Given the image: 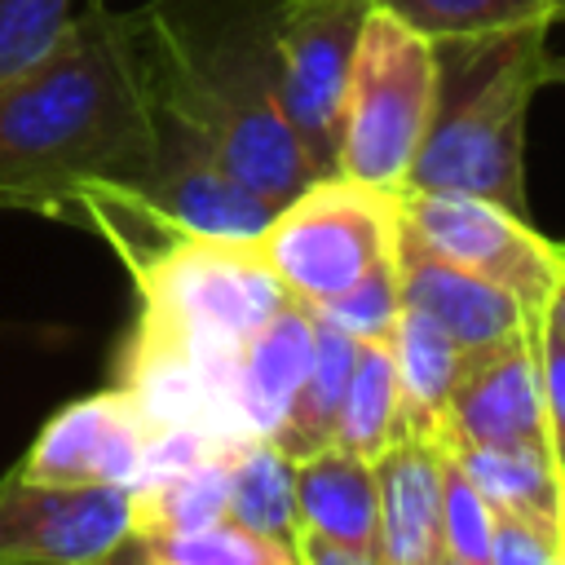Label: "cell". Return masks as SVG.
Segmentation results:
<instances>
[{"label": "cell", "instance_id": "5bb4252c", "mask_svg": "<svg viewBox=\"0 0 565 565\" xmlns=\"http://www.w3.org/2000/svg\"><path fill=\"white\" fill-rule=\"evenodd\" d=\"M397 287H402V305L428 313L459 344V353L499 340L525 313H534L512 291H503L450 260H437L433 252L415 247L402 234H397Z\"/></svg>", "mask_w": 565, "mask_h": 565}, {"label": "cell", "instance_id": "e0dca14e", "mask_svg": "<svg viewBox=\"0 0 565 565\" xmlns=\"http://www.w3.org/2000/svg\"><path fill=\"white\" fill-rule=\"evenodd\" d=\"M225 472H230L225 521L291 543L300 530L296 459L269 437H234L225 441Z\"/></svg>", "mask_w": 565, "mask_h": 565}, {"label": "cell", "instance_id": "ac0fdd59", "mask_svg": "<svg viewBox=\"0 0 565 565\" xmlns=\"http://www.w3.org/2000/svg\"><path fill=\"white\" fill-rule=\"evenodd\" d=\"M393 362H397V388H402V428L419 437H437L446 393L459 366V344L419 309L402 305L397 331H393Z\"/></svg>", "mask_w": 565, "mask_h": 565}, {"label": "cell", "instance_id": "2e32d148", "mask_svg": "<svg viewBox=\"0 0 565 565\" xmlns=\"http://www.w3.org/2000/svg\"><path fill=\"white\" fill-rule=\"evenodd\" d=\"M437 446L459 463V472L481 490L490 508L565 530V468L556 463L552 450L468 446V441H437Z\"/></svg>", "mask_w": 565, "mask_h": 565}, {"label": "cell", "instance_id": "7a4b0ae2", "mask_svg": "<svg viewBox=\"0 0 565 565\" xmlns=\"http://www.w3.org/2000/svg\"><path fill=\"white\" fill-rule=\"evenodd\" d=\"M128 22L163 119L274 212L313 181L278 97V0H146Z\"/></svg>", "mask_w": 565, "mask_h": 565}, {"label": "cell", "instance_id": "6da1fadb", "mask_svg": "<svg viewBox=\"0 0 565 565\" xmlns=\"http://www.w3.org/2000/svg\"><path fill=\"white\" fill-rule=\"evenodd\" d=\"M154 137L128 13L84 0L57 40L0 84V212L71 221L75 199L93 185L137 190Z\"/></svg>", "mask_w": 565, "mask_h": 565}, {"label": "cell", "instance_id": "277c9868", "mask_svg": "<svg viewBox=\"0 0 565 565\" xmlns=\"http://www.w3.org/2000/svg\"><path fill=\"white\" fill-rule=\"evenodd\" d=\"M433 79V35L371 4L340 102L335 172L380 190H402L428 128Z\"/></svg>", "mask_w": 565, "mask_h": 565}, {"label": "cell", "instance_id": "ba28073f", "mask_svg": "<svg viewBox=\"0 0 565 565\" xmlns=\"http://www.w3.org/2000/svg\"><path fill=\"white\" fill-rule=\"evenodd\" d=\"M433 441L552 450L539 380V309L499 340L459 353Z\"/></svg>", "mask_w": 565, "mask_h": 565}, {"label": "cell", "instance_id": "4fadbf2b", "mask_svg": "<svg viewBox=\"0 0 565 565\" xmlns=\"http://www.w3.org/2000/svg\"><path fill=\"white\" fill-rule=\"evenodd\" d=\"M313 353V318L305 305L282 300L234 358V415L243 433L278 441Z\"/></svg>", "mask_w": 565, "mask_h": 565}, {"label": "cell", "instance_id": "5b68a950", "mask_svg": "<svg viewBox=\"0 0 565 565\" xmlns=\"http://www.w3.org/2000/svg\"><path fill=\"white\" fill-rule=\"evenodd\" d=\"M397 194L327 172L296 190L252 243L287 300L318 309L397 252Z\"/></svg>", "mask_w": 565, "mask_h": 565}, {"label": "cell", "instance_id": "d6a6232c", "mask_svg": "<svg viewBox=\"0 0 565 565\" xmlns=\"http://www.w3.org/2000/svg\"><path fill=\"white\" fill-rule=\"evenodd\" d=\"M433 565H459V561H455V556H446V552H437V556H433Z\"/></svg>", "mask_w": 565, "mask_h": 565}, {"label": "cell", "instance_id": "9a60e30c", "mask_svg": "<svg viewBox=\"0 0 565 565\" xmlns=\"http://www.w3.org/2000/svg\"><path fill=\"white\" fill-rule=\"evenodd\" d=\"M296 512L300 530L331 543L371 552L375 547V468L340 446L296 455Z\"/></svg>", "mask_w": 565, "mask_h": 565}, {"label": "cell", "instance_id": "7c38bea8", "mask_svg": "<svg viewBox=\"0 0 565 565\" xmlns=\"http://www.w3.org/2000/svg\"><path fill=\"white\" fill-rule=\"evenodd\" d=\"M375 565H433L441 552V446L397 433L375 459Z\"/></svg>", "mask_w": 565, "mask_h": 565}, {"label": "cell", "instance_id": "8992f818", "mask_svg": "<svg viewBox=\"0 0 565 565\" xmlns=\"http://www.w3.org/2000/svg\"><path fill=\"white\" fill-rule=\"evenodd\" d=\"M397 234L539 309L552 287V238L503 203L446 190H402Z\"/></svg>", "mask_w": 565, "mask_h": 565}, {"label": "cell", "instance_id": "3957f363", "mask_svg": "<svg viewBox=\"0 0 565 565\" xmlns=\"http://www.w3.org/2000/svg\"><path fill=\"white\" fill-rule=\"evenodd\" d=\"M433 110L402 190H446L530 216L525 119L547 84V26L433 35Z\"/></svg>", "mask_w": 565, "mask_h": 565}, {"label": "cell", "instance_id": "52a82bcc", "mask_svg": "<svg viewBox=\"0 0 565 565\" xmlns=\"http://www.w3.org/2000/svg\"><path fill=\"white\" fill-rule=\"evenodd\" d=\"M371 0H278V97L313 168L335 172L340 102Z\"/></svg>", "mask_w": 565, "mask_h": 565}, {"label": "cell", "instance_id": "603a6c76", "mask_svg": "<svg viewBox=\"0 0 565 565\" xmlns=\"http://www.w3.org/2000/svg\"><path fill=\"white\" fill-rule=\"evenodd\" d=\"M375 9L397 13L424 35L494 31V26H552L565 18V0H371Z\"/></svg>", "mask_w": 565, "mask_h": 565}, {"label": "cell", "instance_id": "d6986e66", "mask_svg": "<svg viewBox=\"0 0 565 565\" xmlns=\"http://www.w3.org/2000/svg\"><path fill=\"white\" fill-rule=\"evenodd\" d=\"M128 494H132V534L137 539L225 521V499H230L225 446H216L212 455H203L185 468H172L141 486H128Z\"/></svg>", "mask_w": 565, "mask_h": 565}, {"label": "cell", "instance_id": "ffe728a7", "mask_svg": "<svg viewBox=\"0 0 565 565\" xmlns=\"http://www.w3.org/2000/svg\"><path fill=\"white\" fill-rule=\"evenodd\" d=\"M397 433H402V388H397L393 344H362L331 424V446L358 459H375Z\"/></svg>", "mask_w": 565, "mask_h": 565}, {"label": "cell", "instance_id": "1f68e13d", "mask_svg": "<svg viewBox=\"0 0 565 565\" xmlns=\"http://www.w3.org/2000/svg\"><path fill=\"white\" fill-rule=\"evenodd\" d=\"M543 79H547V84H561V88H565V57L547 53V71H543Z\"/></svg>", "mask_w": 565, "mask_h": 565}, {"label": "cell", "instance_id": "f1b7e54d", "mask_svg": "<svg viewBox=\"0 0 565 565\" xmlns=\"http://www.w3.org/2000/svg\"><path fill=\"white\" fill-rule=\"evenodd\" d=\"M291 547H296V561H300V565H375L371 552L331 543V539H322V534H313V530H296Z\"/></svg>", "mask_w": 565, "mask_h": 565}, {"label": "cell", "instance_id": "cb8c5ba5", "mask_svg": "<svg viewBox=\"0 0 565 565\" xmlns=\"http://www.w3.org/2000/svg\"><path fill=\"white\" fill-rule=\"evenodd\" d=\"M318 318L335 322L340 331H349L362 344H388L402 318V287H397V252L380 265H371L358 282H349L344 291H335L331 300H322L313 309Z\"/></svg>", "mask_w": 565, "mask_h": 565}, {"label": "cell", "instance_id": "7402d4cb", "mask_svg": "<svg viewBox=\"0 0 565 565\" xmlns=\"http://www.w3.org/2000/svg\"><path fill=\"white\" fill-rule=\"evenodd\" d=\"M137 543L150 565H300L291 543L256 534L238 521H212L177 534H141Z\"/></svg>", "mask_w": 565, "mask_h": 565}, {"label": "cell", "instance_id": "4dcf8cb0", "mask_svg": "<svg viewBox=\"0 0 565 565\" xmlns=\"http://www.w3.org/2000/svg\"><path fill=\"white\" fill-rule=\"evenodd\" d=\"M97 565H150V561H146L141 543H137V534H128V539H124V543H119L110 556H102Z\"/></svg>", "mask_w": 565, "mask_h": 565}, {"label": "cell", "instance_id": "30bf717a", "mask_svg": "<svg viewBox=\"0 0 565 565\" xmlns=\"http://www.w3.org/2000/svg\"><path fill=\"white\" fill-rule=\"evenodd\" d=\"M146 441V415L119 384H110L53 411L13 468L22 481L40 486H132L141 477Z\"/></svg>", "mask_w": 565, "mask_h": 565}, {"label": "cell", "instance_id": "9c48e42d", "mask_svg": "<svg viewBox=\"0 0 565 565\" xmlns=\"http://www.w3.org/2000/svg\"><path fill=\"white\" fill-rule=\"evenodd\" d=\"M132 534L128 486H40L0 477V565H97Z\"/></svg>", "mask_w": 565, "mask_h": 565}, {"label": "cell", "instance_id": "d4e9b609", "mask_svg": "<svg viewBox=\"0 0 565 565\" xmlns=\"http://www.w3.org/2000/svg\"><path fill=\"white\" fill-rule=\"evenodd\" d=\"M494 508L441 450V552L459 565H490Z\"/></svg>", "mask_w": 565, "mask_h": 565}, {"label": "cell", "instance_id": "f546056e", "mask_svg": "<svg viewBox=\"0 0 565 565\" xmlns=\"http://www.w3.org/2000/svg\"><path fill=\"white\" fill-rule=\"evenodd\" d=\"M539 322L565 340V243H552V287L539 305Z\"/></svg>", "mask_w": 565, "mask_h": 565}, {"label": "cell", "instance_id": "8fae6325", "mask_svg": "<svg viewBox=\"0 0 565 565\" xmlns=\"http://www.w3.org/2000/svg\"><path fill=\"white\" fill-rule=\"evenodd\" d=\"M154 124H159L154 159L132 194L181 230L212 234V238H256L274 216V207L260 194H252L181 124L163 119L159 110H154Z\"/></svg>", "mask_w": 565, "mask_h": 565}, {"label": "cell", "instance_id": "484cf974", "mask_svg": "<svg viewBox=\"0 0 565 565\" xmlns=\"http://www.w3.org/2000/svg\"><path fill=\"white\" fill-rule=\"evenodd\" d=\"M79 0H0V84L40 57Z\"/></svg>", "mask_w": 565, "mask_h": 565}, {"label": "cell", "instance_id": "4316f807", "mask_svg": "<svg viewBox=\"0 0 565 565\" xmlns=\"http://www.w3.org/2000/svg\"><path fill=\"white\" fill-rule=\"evenodd\" d=\"M490 565H565V530L494 508Z\"/></svg>", "mask_w": 565, "mask_h": 565}, {"label": "cell", "instance_id": "83f0119b", "mask_svg": "<svg viewBox=\"0 0 565 565\" xmlns=\"http://www.w3.org/2000/svg\"><path fill=\"white\" fill-rule=\"evenodd\" d=\"M539 380H543V415L556 463L565 468V340L539 322Z\"/></svg>", "mask_w": 565, "mask_h": 565}, {"label": "cell", "instance_id": "44dd1931", "mask_svg": "<svg viewBox=\"0 0 565 565\" xmlns=\"http://www.w3.org/2000/svg\"><path fill=\"white\" fill-rule=\"evenodd\" d=\"M313 318V353H309V371H305V384L296 393V406H291V419L278 437V446L296 459V455H309L318 446L331 441V424H335V411H340V397H344V384L353 375V362H358V349L362 340H353L349 331H340L335 322Z\"/></svg>", "mask_w": 565, "mask_h": 565}]
</instances>
